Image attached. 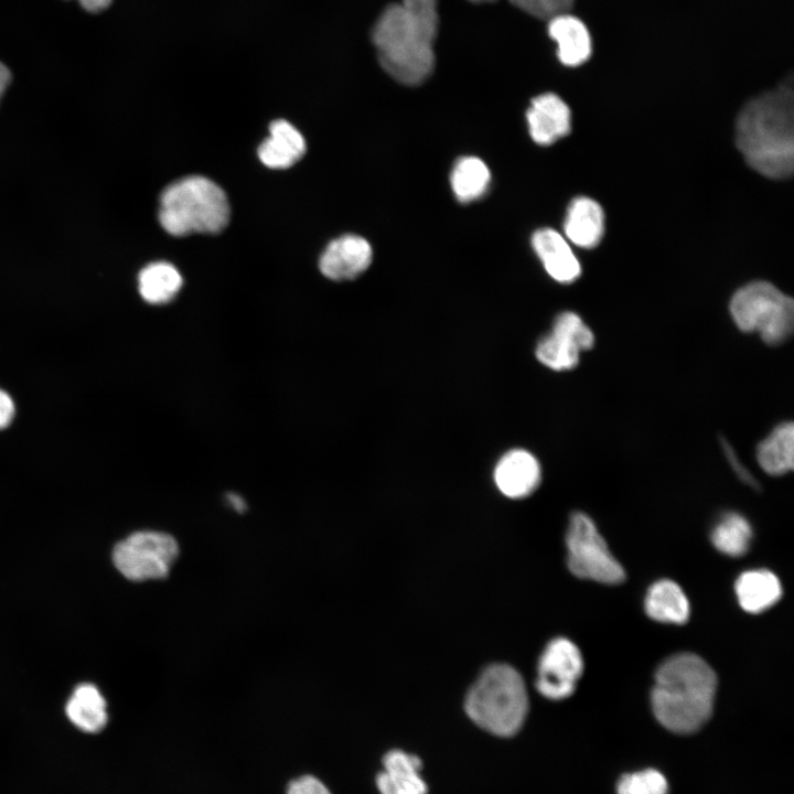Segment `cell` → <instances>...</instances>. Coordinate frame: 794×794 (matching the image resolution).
I'll return each mask as SVG.
<instances>
[{
    "mask_svg": "<svg viewBox=\"0 0 794 794\" xmlns=\"http://www.w3.org/2000/svg\"><path fill=\"white\" fill-rule=\"evenodd\" d=\"M437 0H401L377 19L372 41L382 67L404 85H419L433 71Z\"/></svg>",
    "mask_w": 794,
    "mask_h": 794,
    "instance_id": "cell-1",
    "label": "cell"
},
{
    "mask_svg": "<svg viewBox=\"0 0 794 794\" xmlns=\"http://www.w3.org/2000/svg\"><path fill=\"white\" fill-rule=\"evenodd\" d=\"M792 81L751 99L736 124V143L747 163L771 179H786L794 167Z\"/></svg>",
    "mask_w": 794,
    "mask_h": 794,
    "instance_id": "cell-2",
    "label": "cell"
},
{
    "mask_svg": "<svg viewBox=\"0 0 794 794\" xmlns=\"http://www.w3.org/2000/svg\"><path fill=\"white\" fill-rule=\"evenodd\" d=\"M716 688V674L706 661L693 653L673 655L655 674L654 715L673 732H695L711 716Z\"/></svg>",
    "mask_w": 794,
    "mask_h": 794,
    "instance_id": "cell-3",
    "label": "cell"
},
{
    "mask_svg": "<svg viewBox=\"0 0 794 794\" xmlns=\"http://www.w3.org/2000/svg\"><path fill=\"white\" fill-rule=\"evenodd\" d=\"M225 192L207 178L192 175L168 185L160 197L159 221L173 236L222 232L229 221Z\"/></svg>",
    "mask_w": 794,
    "mask_h": 794,
    "instance_id": "cell-4",
    "label": "cell"
},
{
    "mask_svg": "<svg viewBox=\"0 0 794 794\" xmlns=\"http://www.w3.org/2000/svg\"><path fill=\"white\" fill-rule=\"evenodd\" d=\"M464 708L482 729L500 737L513 736L528 710L523 678L508 665L489 666L469 690Z\"/></svg>",
    "mask_w": 794,
    "mask_h": 794,
    "instance_id": "cell-5",
    "label": "cell"
},
{
    "mask_svg": "<svg viewBox=\"0 0 794 794\" xmlns=\"http://www.w3.org/2000/svg\"><path fill=\"white\" fill-rule=\"evenodd\" d=\"M730 313L743 332H757L764 343L779 345L786 341L794 325L793 299L766 281H753L731 298Z\"/></svg>",
    "mask_w": 794,
    "mask_h": 794,
    "instance_id": "cell-6",
    "label": "cell"
},
{
    "mask_svg": "<svg viewBox=\"0 0 794 794\" xmlns=\"http://www.w3.org/2000/svg\"><path fill=\"white\" fill-rule=\"evenodd\" d=\"M566 544L567 562L572 575L607 584H618L625 579L621 564L611 554L594 523L586 514H572Z\"/></svg>",
    "mask_w": 794,
    "mask_h": 794,
    "instance_id": "cell-7",
    "label": "cell"
},
{
    "mask_svg": "<svg viewBox=\"0 0 794 794\" xmlns=\"http://www.w3.org/2000/svg\"><path fill=\"white\" fill-rule=\"evenodd\" d=\"M179 556L175 538L157 530H140L120 540L112 550L116 569L128 580L165 578Z\"/></svg>",
    "mask_w": 794,
    "mask_h": 794,
    "instance_id": "cell-8",
    "label": "cell"
},
{
    "mask_svg": "<svg viewBox=\"0 0 794 794\" xmlns=\"http://www.w3.org/2000/svg\"><path fill=\"white\" fill-rule=\"evenodd\" d=\"M594 344V335L583 320L575 312H562L556 316L551 332L536 346V357L554 371H568L579 363L581 351Z\"/></svg>",
    "mask_w": 794,
    "mask_h": 794,
    "instance_id": "cell-9",
    "label": "cell"
},
{
    "mask_svg": "<svg viewBox=\"0 0 794 794\" xmlns=\"http://www.w3.org/2000/svg\"><path fill=\"white\" fill-rule=\"evenodd\" d=\"M583 672V659L575 643L558 637L543 652L536 678L537 690L546 698L559 700L576 689Z\"/></svg>",
    "mask_w": 794,
    "mask_h": 794,
    "instance_id": "cell-10",
    "label": "cell"
},
{
    "mask_svg": "<svg viewBox=\"0 0 794 794\" xmlns=\"http://www.w3.org/2000/svg\"><path fill=\"white\" fill-rule=\"evenodd\" d=\"M373 250L369 243L357 235H344L332 240L321 255V272L331 280H350L371 265Z\"/></svg>",
    "mask_w": 794,
    "mask_h": 794,
    "instance_id": "cell-11",
    "label": "cell"
},
{
    "mask_svg": "<svg viewBox=\"0 0 794 794\" xmlns=\"http://www.w3.org/2000/svg\"><path fill=\"white\" fill-rule=\"evenodd\" d=\"M540 479L539 462L530 452L523 449L506 452L494 470L497 489L511 498L530 495L538 487Z\"/></svg>",
    "mask_w": 794,
    "mask_h": 794,
    "instance_id": "cell-12",
    "label": "cell"
},
{
    "mask_svg": "<svg viewBox=\"0 0 794 794\" xmlns=\"http://www.w3.org/2000/svg\"><path fill=\"white\" fill-rule=\"evenodd\" d=\"M529 133L533 140L548 146L570 131V110L556 94L545 93L532 100L526 114Z\"/></svg>",
    "mask_w": 794,
    "mask_h": 794,
    "instance_id": "cell-13",
    "label": "cell"
},
{
    "mask_svg": "<svg viewBox=\"0 0 794 794\" xmlns=\"http://www.w3.org/2000/svg\"><path fill=\"white\" fill-rule=\"evenodd\" d=\"M383 771L376 777L380 794H427L420 776L421 761L401 750H391L383 758Z\"/></svg>",
    "mask_w": 794,
    "mask_h": 794,
    "instance_id": "cell-14",
    "label": "cell"
},
{
    "mask_svg": "<svg viewBox=\"0 0 794 794\" xmlns=\"http://www.w3.org/2000/svg\"><path fill=\"white\" fill-rule=\"evenodd\" d=\"M548 34L557 44V55L564 65L575 67L587 62L592 53V40L586 24L569 12L548 20Z\"/></svg>",
    "mask_w": 794,
    "mask_h": 794,
    "instance_id": "cell-15",
    "label": "cell"
},
{
    "mask_svg": "<svg viewBox=\"0 0 794 794\" xmlns=\"http://www.w3.org/2000/svg\"><path fill=\"white\" fill-rule=\"evenodd\" d=\"M532 245L554 280L568 283L580 276V264L558 232L551 228L538 229L532 237Z\"/></svg>",
    "mask_w": 794,
    "mask_h": 794,
    "instance_id": "cell-16",
    "label": "cell"
},
{
    "mask_svg": "<svg viewBox=\"0 0 794 794\" xmlns=\"http://www.w3.org/2000/svg\"><path fill=\"white\" fill-rule=\"evenodd\" d=\"M305 152L302 135L283 119L269 126V137L259 146L260 161L271 169H287L299 161Z\"/></svg>",
    "mask_w": 794,
    "mask_h": 794,
    "instance_id": "cell-17",
    "label": "cell"
},
{
    "mask_svg": "<svg viewBox=\"0 0 794 794\" xmlns=\"http://www.w3.org/2000/svg\"><path fill=\"white\" fill-rule=\"evenodd\" d=\"M65 715L82 732L98 733L108 723L107 701L95 685L84 683L76 686L69 696Z\"/></svg>",
    "mask_w": 794,
    "mask_h": 794,
    "instance_id": "cell-18",
    "label": "cell"
},
{
    "mask_svg": "<svg viewBox=\"0 0 794 794\" xmlns=\"http://www.w3.org/2000/svg\"><path fill=\"white\" fill-rule=\"evenodd\" d=\"M565 233L575 245L583 248L597 246L604 230V215L599 203L590 197L575 198L568 208Z\"/></svg>",
    "mask_w": 794,
    "mask_h": 794,
    "instance_id": "cell-19",
    "label": "cell"
},
{
    "mask_svg": "<svg viewBox=\"0 0 794 794\" xmlns=\"http://www.w3.org/2000/svg\"><path fill=\"white\" fill-rule=\"evenodd\" d=\"M736 594L741 608L760 613L774 605L782 594L779 578L766 569L748 570L736 581Z\"/></svg>",
    "mask_w": 794,
    "mask_h": 794,
    "instance_id": "cell-20",
    "label": "cell"
},
{
    "mask_svg": "<svg viewBox=\"0 0 794 794\" xmlns=\"http://www.w3.org/2000/svg\"><path fill=\"white\" fill-rule=\"evenodd\" d=\"M689 610L686 594L672 580L656 581L646 593L645 611L655 621L683 624L689 618Z\"/></svg>",
    "mask_w": 794,
    "mask_h": 794,
    "instance_id": "cell-21",
    "label": "cell"
},
{
    "mask_svg": "<svg viewBox=\"0 0 794 794\" xmlns=\"http://www.w3.org/2000/svg\"><path fill=\"white\" fill-rule=\"evenodd\" d=\"M761 469L773 476L784 475L794 466V427L785 421L776 426L757 449Z\"/></svg>",
    "mask_w": 794,
    "mask_h": 794,
    "instance_id": "cell-22",
    "label": "cell"
},
{
    "mask_svg": "<svg viewBox=\"0 0 794 794\" xmlns=\"http://www.w3.org/2000/svg\"><path fill=\"white\" fill-rule=\"evenodd\" d=\"M178 269L165 261L151 262L138 276V289L142 299L151 304L171 301L182 287Z\"/></svg>",
    "mask_w": 794,
    "mask_h": 794,
    "instance_id": "cell-23",
    "label": "cell"
},
{
    "mask_svg": "<svg viewBox=\"0 0 794 794\" xmlns=\"http://www.w3.org/2000/svg\"><path fill=\"white\" fill-rule=\"evenodd\" d=\"M490 179V171L481 159L463 157L454 164L450 180L455 197L468 203L485 193Z\"/></svg>",
    "mask_w": 794,
    "mask_h": 794,
    "instance_id": "cell-24",
    "label": "cell"
},
{
    "mask_svg": "<svg viewBox=\"0 0 794 794\" xmlns=\"http://www.w3.org/2000/svg\"><path fill=\"white\" fill-rule=\"evenodd\" d=\"M752 538L749 522L738 513H727L711 532L713 546L728 556L739 557L747 552Z\"/></svg>",
    "mask_w": 794,
    "mask_h": 794,
    "instance_id": "cell-25",
    "label": "cell"
},
{
    "mask_svg": "<svg viewBox=\"0 0 794 794\" xmlns=\"http://www.w3.org/2000/svg\"><path fill=\"white\" fill-rule=\"evenodd\" d=\"M668 784L656 770H644L626 774L618 784V794H667Z\"/></svg>",
    "mask_w": 794,
    "mask_h": 794,
    "instance_id": "cell-26",
    "label": "cell"
},
{
    "mask_svg": "<svg viewBox=\"0 0 794 794\" xmlns=\"http://www.w3.org/2000/svg\"><path fill=\"white\" fill-rule=\"evenodd\" d=\"M522 11L544 20L567 13L575 3V0H508Z\"/></svg>",
    "mask_w": 794,
    "mask_h": 794,
    "instance_id": "cell-27",
    "label": "cell"
},
{
    "mask_svg": "<svg viewBox=\"0 0 794 794\" xmlns=\"http://www.w3.org/2000/svg\"><path fill=\"white\" fill-rule=\"evenodd\" d=\"M287 794H331V792L319 779L303 775L290 782Z\"/></svg>",
    "mask_w": 794,
    "mask_h": 794,
    "instance_id": "cell-28",
    "label": "cell"
},
{
    "mask_svg": "<svg viewBox=\"0 0 794 794\" xmlns=\"http://www.w3.org/2000/svg\"><path fill=\"white\" fill-rule=\"evenodd\" d=\"M722 450L726 454V458L728 459L729 463L733 468L734 472L738 474V476L749 484L750 486L758 489V482L752 476V474L745 469V466L740 463L738 460V457L733 450V448L727 442L726 439H721Z\"/></svg>",
    "mask_w": 794,
    "mask_h": 794,
    "instance_id": "cell-29",
    "label": "cell"
},
{
    "mask_svg": "<svg viewBox=\"0 0 794 794\" xmlns=\"http://www.w3.org/2000/svg\"><path fill=\"white\" fill-rule=\"evenodd\" d=\"M15 414V407L10 395L0 389V429L10 425Z\"/></svg>",
    "mask_w": 794,
    "mask_h": 794,
    "instance_id": "cell-30",
    "label": "cell"
},
{
    "mask_svg": "<svg viewBox=\"0 0 794 794\" xmlns=\"http://www.w3.org/2000/svg\"><path fill=\"white\" fill-rule=\"evenodd\" d=\"M112 0H78L81 6L89 12H99L105 10Z\"/></svg>",
    "mask_w": 794,
    "mask_h": 794,
    "instance_id": "cell-31",
    "label": "cell"
},
{
    "mask_svg": "<svg viewBox=\"0 0 794 794\" xmlns=\"http://www.w3.org/2000/svg\"><path fill=\"white\" fill-rule=\"evenodd\" d=\"M226 501L238 513L244 512L247 507L244 498L236 493H228Z\"/></svg>",
    "mask_w": 794,
    "mask_h": 794,
    "instance_id": "cell-32",
    "label": "cell"
},
{
    "mask_svg": "<svg viewBox=\"0 0 794 794\" xmlns=\"http://www.w3.org/2000/svg\"><path fill=\"white\" fill-rule=\"evenodd\" d=\"M11 81V74L8 67L0 62V98Z\"/></svg>",
    "mask_w": 794,
    "mask_h": 794,
    "instance_id": "cell-33",
    "label": "cell"
},
{
    "mask_svg": "<svg viewBox=\"0 0 794 794\" xmlns=\"http://www.w3.org/2000/svg\"><path fill=\"white\" fill-rule=\"evenodd\" d=\"M469 1L474 2V3H486V2H493L495 0H469Z\"/></svg>",
    "mask_w": 794,
    "mask_h": 794,
    "instance_id": "cell-34",
    "label": "cell"
}]
</instances>
